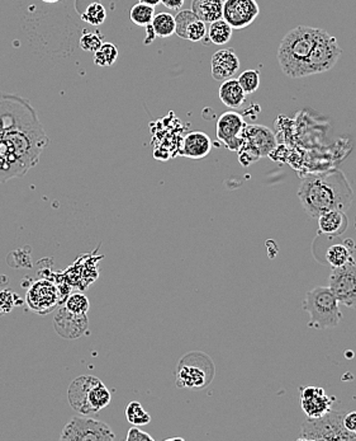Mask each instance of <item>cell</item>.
<instances>
[{
	"label": "cell",
	"mask_w": 356,
	"mask_h": 441,
	"mask_svg": "<svg viewBox=\"0 0 356 441\" xmlns=\"http://www.w3.org/2000/svg\"><path fill=\"white\" fill-rule=\"evenodd\" d=\"M48 142L31 103L0 92V182L27 173L39 163Z\"/></svg>",
	"instance_id": "1"
},
{
	"label": "cell",
	"mask_w": 356,
	"mask_h": 441,
	"mask_svg": "<svg viewBox=\"0 0 356 441\" xmlns=\"http://www.w3.org/2000/svg\"><path fill=\"white\" fill-rule=\"evenodd\" d=\"M298 197L308 216L317 219L321 214L330 210L346 213L353 204L354 191L346 176L339 169H333L304 177Z\"/></svg>",
	"instance_id": "2"
},
{
	"label": "cell",
	"mask_w": 356,
	"mask_h": 441,
	"mask_svg": "<svg viewBox=\"0 0 356 441\" xmlns=\"http://www.w3.org/2000/svg\"><path fill=\"white\" fill-rule=\"evenodd\" d=\"M322 28L298 26L288 32L278 48L280 69L288 78H302L303 65L310 54Z\"/></svg>",
	"instance_id": "3"
},
{
	"label": "cell",
	"mask_w": 356,
	"mask_h": 441,
	"mask_svg": "<svg viewBox=\"0 0 356 441\" xmlns=\"http://www.w3.org/2000/svg\"><path fill=\"white\" fill-rule=\"evenodd\" d=\"M303 310L310 315L308 327L313 330L335 328L342 319L340 303L328 286H317L307 292Z\"/></svg>",
	"instance_id": "4"
},
{
	"label": "cell",
	"mask_w": 356,
	"mask_h": 441,
	"mask_svg": "<svg viewBox=\"0 0 356 441\" xmlns=\"http://www.w3.org/2000/svg\"><path fill=\"white\" fill-rule=\"evenodd\" d=\"M216 366L213 360L201 351L184 355L177 366V386L179 388L199 391L213 382Z\"/></svg>",
	"instance_id": "5"
},
{
	"label": "cell",
	"mask_w": 356,
	"mask_h": 441,
	"mask_svg": "<svg viewBox=\"0 0 356 441\" xmlns=\"http://www.w3.org/2000/svg\"><path fill=\"white\" fill-rule=\"evenodd\" d=\"M344 415L345 412L331 410L321 417H307L301 427V436L298 440H356L355 433H348V430L344 427L342 424Z\"/></svg>",
	"instance_id": "6"
},
{
	"label": "cell",
	"mask_w": 356,
	"mask_h": 441,
	"mask_svg": "<svg viewBox=\"0 0 356 441\" xmlns=\"http://www.w3.org/2000/svg\"><path fill=\"white\" fill-rule=\"evenodd\" d=\"M277 147V139L270 129L263 125H246L242 133L239 159L244 167L253 165L260 158L270 156Z\"/></svg>",
	"instance_id": "7"
},
{
	"label": "cell",
	"mask_w": 356,
	"mask_h": 441,
	"mask_svg": "<svg viewBox=\"0 0 356 441\" xmlns=\"http://www.w3.org/2000/svg\"><path fill=\"white\" fill-rule=\"evenodd\" d=\"M342 50L337 39L328 32L322 30L310 55L303 65L302 78L325 73L337 64Z\"/></svg>",
	"instance_id": "8"
},
{
	"label": "cell",
	"mask_w": 356,
	"mask_h": 441,
	"mask_svg": "<svg viewBox=\"0 0 356 441\" xmlns=\"http://www.w3.org/2000/svg\"><path fill=\"white\" fill-rule=\"evenodd\" d=\"M116 435L112 427L101 420L86 415L75 416L62 429V441H113Z\"/></svg>",
	"instance_id": "9"
},
{
	"label": "cell",
	"mask_w": 356,
	"mask_h": 441,
	"mask_svg": "<svg viewBox=\"0 0 356 441\" xmlns=\"http://www.w3.org/2000/svg\"><path fill=\"white\" fill-rule=\"evenodd\" d=\"M328 288L340 304L348 308H356L355 261H350L341 268H333Z\"/></svg>",
	"instance_id": "10"
},
{
	"label": "cell",
	"mask_w": 356,
	"mask_h": 441,
	"mask_svg": "<svg viewBox=\"0 0 356 441\" xmlns=\"http://www.w3.org/2000/svg\"><path fill=\"white\" fill-rule=\"evenodd\" d=\"M260 15V7L256 0H225L224 16L233 30H244Z\"/></svg>",
	"instance_id": "11"
},
{
	"label": "cell",
	"mask_w": 356,
	"mask_h": 441,
	"mask_svg": "<svg viewBox=\"0 0 356 441\" xmlns=\"http://www.w3.org/2000/svg\"><path fill=\"white\" fill-rule=\"evenodd\" d=\"M26 301L34 313L46 315L54 310L59 303V290L51 281L39 280L26 294Z\"/></svg>",
	"instance_id": "12"
},
{
	"label": "cell",
	"mask_w": 356,
	"mask_h": 441,
	"mask_svg": "<svg viewBox=\"0 0 356 441\" xmlns=\"http://www.w3.org/2000/svg\"><path fill=\"white\" fill-rule=\"evenodd\" d=\"M246 126L244 118L235 111H227L218 118L216 134L218 140L233 151H239L242 144V133Z\"/></svg>",
	"instance_id": "13"
},
{
	"label": "cell",
	"mask_w": 356,
	"mask_h": 441,
	"mask_svg": "<svg viewBox=\"0 0 356 441\" xmlns=\"http://www.w3.org/2000/svg\"><path fill=\"white\" fill-rule=\"evenodd\" d=\"M301 406L306 416L310 418L321 417L333 410L335 397L327 395L321 386H304L299 391Z\"/></svg>",
	"instance_id": "14"
},
{
	"label": "cell",
	"mask_w": 356,
	"mask_h": 441,
	"mask_svg": "<svg viewBox=\"0 0 356 441\" xmlns=\"http://www.w3.org/2000/svg\"><path fill=\"white\" fill-rule=\"evenodd\" d=\"M86 315L71 313L66 307L59 309L55 317L54 326L56 332L63 339H75L83 336L88 330Z\"/></svg>",
	"instance_id": "15"
},
{
	"label": "cell",
	"mask_w": 356,
	"mask_h": 441,
	"mask_svg": "<svg viewBox=\"0 0 356 441\" xmlns=\"http://www.w3.org/2000/svg\"><path fill=\"white\" fill-rule=\"evenodd\" d=\"M241 63L239 56L231 48H222L210 60V73L215 80L224 82L227 79L233 78L236 73L240 69Z\"/></svg>",
	"instance_id": "16"
},
{
	"label": "cell",
	"mask_w": 356,
	"mask_h": 441,
	"mask_svg": "<svg viewBox=\"0 0 356 441\" xmlns=\"http://www.w3.org/2000/svg\"><path fill=\"white\" fill-rule=\"evenodd\" d=\"M210 150L212 140L208 135L201 131H193L184 138L180 148V154L190 159H201L207 157Z\"/></svg>",
	"instance_id": "17"
},
{
	"label": "cell",
	"mask_w": 356,
	"mask_h": 441,
	"mask_svg": "<svg viewBox=\"0 0 356 441\" xmlns=\"http://www.w3.org/2000/svg\"><path fill=\"white\" fill-rule=\"evenodd\" d=\"M319 232L328 236H339L348 229L346 214L339 210H330L321 214L317 218Z\"/></svg>",
	"instance_id": "18"
},
{
	"label": "cell",
	"mask_w": 356,
	"mask_h": 441,
	"mask_svg": "<svg viewBox=\"0 0 356 441\" xmlns=\"http://www.w3.org/2000/svg\"><path fill=\"white\" fill-rule=\"evenodd\" d=\"M219 100L228 109H239L246 101V93L241 88L237 79L224 80L219 87Z\"/></svg>",
	"instance_id": "19"
},
{
	"label": "cell",
	"mask_w": 356,
	"mask_h": 441,
	"mask_svg": "<svg viewBox=\"0 0 356 441\" xmlns=\"http://www.w3.org/2000/svg\"><path fill=\"white\" fill-rule=\"evenodd\" d=\"M192 12L204 24H212L224 16V0H192Z\"/></svg>",
	"instance_id": "20"
},
{
	"label": "cell",
	"mask_w": 356,
	"mask_h": 441,
	"mask_svg": "<svg viewBox=\"0 0 356 441\" xmlns=\"http://www.w3.org/2000/svg\"><path fill=\"white\" fill-rule=\"evenodd\" d=\"M233 28L224 18L212 22L207 36L213 45H226L233 39Z\"/></svg>",
	"instance_id": "21"
},
{
	"label": "cell",
	"mask_w": 356,
	"mask_h": 441,
	"mask_svg": "<svg viewBox=\"0 0 356 441\" xmlns=\"http://www.w3.org/2000/svg\"><path fill=\"white\" fill-rule=\"evenodd\" d=\"M151 26L155 32L156 37L160 39H168L175 33V18L170 13L163 12L155 15Z\"/></svg>",
	"instance_id": "22"
},
{
	"label": "cell",
	"mask_w": 356,
	"mask_h": 441,
	"mask_svg": "<svg viewBox=\"0 0 356 441\" xmlns=\"http://www.w3.org/2000/svg\"><path fill=\"white\" fill-rule=\"evenodd\" d=\"M350 248L351 247H348L345 243L331 245L326 252V261L333 268H341L346 265L350 261H354Z\"/></svg>",
	"instance_id": "23"
},
{
	"label": "cell",
	"mask_w": 356,
	"mask_h": 441,
	"mask_svg": "<svg viewBox=\"0 0 356 441\" xmlns=\"http://www.w3.org/2000/svg\"><path fill=\"white\" fill-rule=\"evenodd\" d=\"M118 59V48L112 42H103L101 48L94 53V64L98 66H112Z\"/></svg>",
	"instance_id": "24"
},
{
	"label": "cell",
	"mask_w": 356,
	"mask_h": 441,
	"mask_svg": "<svg viewBox=\"0 0 356 441\" xmlns=\"http://www.w3.org/2000/svg\"><path fill=\"white\" fill-rule=\"evenodd\" d=\"M155 17V9L144 3H137L130 10V18L132 22L139 27H146L152 22Z\"/></svg>",
	"instance_id": "25"
},
{
	"label": "cell",
	"mask_w": 356,
	"mask_h": 441,
	"mask_svg": "<svg viewBox=\"0 0 356 441\" xmlns=\"http://www.w3.org/2000/svg\"><path fill=\"white\" fill-rule=\"evenodd\" d=\"M126 418L132 426H145L151 422V416L148 415L141 403L132 401L126 409Z\"/></svg>",
	"instance_id": "26"
},
{
	"label": "cell",
	"mask_w": 356,
	"mask_h": 441,
	"mask_svg": "<svg viewBox=\"0 0 356 441\" xmlns=\"http://www.w3.org/2000/svg\"><path fill=\"white\" fill-rule=\"evenodd\" d=\"M81 19L90 26H101L107 19V10L101 3H92L81 15Z\"/></svg>",
	"instance_id": "27"
},
{
	"label": "cell",
	"mask_w": 356,
	"mask_h": 441,
	"mask_svg": "<svg viewBox=\"0 0 356 441\" xmlns=\"http://www.w3.org/2000/svg\"><path fill=\"white\" fill-rule=\"evenodd\" d=\"M237 80L246 95H253L260 87V73L255 69H248L241 73Z\"/></svg>",
	"instance_id": "28"
},
{
	"label": "cell",
	"mask_w": 356,
	"mask_h": 441,
	"mask_svg": "<svg viewBox=\"0 0 356 441\" xmlns=\"http://www.w3.org/2000/svg\"><path fill=\"white\" fill-rule=\"evenodd\" d=\"M174 18H175V35H178L180 39H186V30L189 24L198 17L194 15L192 9H186V10H180Z\"/></svg>",
	"instance_id": "29"
},
{
	"label": "cell",
	"mask_w": 356,
	"mask_h": 441,
	"mask_svg": "<svg viewBox=\"0 0 356 441\" xmlns=\"http://www.w3.org/2000/svg\"><path fill=\"white\" fill-rule=\"evenodd\" d=\"M65 307L68 308L71 313L86 315L90 304H89V300H88L86 295L77 292V294L70 295L68 300H66V306Z\"/></svg>",
	"instance_id": "30"
},
{
	"label": "cell",
	"mask_w": 356,
	"mask_h": 441,
	"mask_svg": "<svg viewBox=\"0 0 356 441\" xmlns=\"http://www.w3.org/2000/svg\"><path fill=\"white\" fill-rule=\"evenodd\" d=\"M103 44V36L98 32H84V35L80 37L79 46L88 53H95L101 48Z\"/></svg>",
	"instance_id": "31"
},
{
	"label": "cell",
	"mask_w": 356,
	"mask_h": 441,
	"mask_svg": "<svg viewBox=\"0 0 356 441\" xmlns=\"http://www.w3.org/2000/svg\"><path fill=\"white\" fill-rule=\"evenodd\" d=\"M207 26L199 18L194 19L186 30V39L192 42H199L207 37Z\"/></svg>",
	"instance_id": "32"
},
{
	"label": "cell",
	"mask_w": 356,
	"mask_h": 441,
	"mask_svg": "<svg viewBox=\"0 0 356 441\" xmlns=\"http://www.w3.org/2000/svg\"><path fill=\"white\" fill-rule=\"evenodd\" d=\"M16 299H18V297L13 292H0V315L10 312L16 306Z\"/></svg>",
	"instance_id": "33"
},
{
	"label": "cell",
	"mask_w": 356,
	"mask_h": 441,
	"mask_svg": "<svg viewBox=\"0 0 356 441\" xmlns=\"http://www.w3.org/2000/svg\"><path fill=\"white\" fill-rule=\"evenodd\" d=\"M126 440L127 441H154L155 439L150 435V433H145L139 429V426H133L130 430L126 436Z\"/></svg>",
	"instance_id": "34"
},
{
	"label": "cell",
	"mask_w": 356,
	"mask_h": 441,
	"mask_svg": "<svg viewBox=\"0 0 356 441\" xmlns=\"http://www.w3.org/2000/svg\"><path fill=\"white\" fill-rule=\"evenodd\" d=\"M342 424H344V427L348 430V433H355L356 435V411H351L348 413H345L344 418H342Z\"/></svg>",
	"instance_id": "35"
},
{
	"label": "cell",
	"mask_w": 356,
	"mask_h": 441,
	"mask_svg": "<svg viewBox=\"0 0 356 441\" xmlns=\"http://www.w3.org/2000/svg\"><path fill=\"white\" fill-rule=\"evenodd\" d=\"M186 0H161L164 6L166 8L171 9V10H179V9L183 7Z\"/></svg>",
	"instance_id": "36"
},
{
	"label": "cell",
	"mask_w": 356,
	"mask_h": 441,
	"mask_svg": "<svg viewBox=\"0 0 356 441\" xmlns=\"http://www.w3.org/2000/svg\"><path fill=\"white\" fill-rule=\"evenodd\" d=\"M145 28H146V33H148V36H146V39L144 41V44H145V45H150V44H152V42L155 41V32L152 30V26H151V24H148Z\"/></svg>",
	"instance_id": "37"
},
{
	"label": "cell",
	"mask_w": 356,
	"mask_h": 441,
	"mask_svg": "<svg viewBox=\"0 0 356 441\" xmlns=\"http://www.w3.org/2000/svg\"><path fill=\"white\" fill-rule=\"evenodd\" d=\"M139 3H144V4H148L150 7H154L159 6L161 3V0H139Z\"/></svg>",
	"instance_id": "38"
},
{
	"label": "cell",
	"mask_w": 356,
	"mask_h": 441,
	"mask_svg": "<svg viewBox=\"0 0 356 441\" xmlns=\"http://www.w3.org/2000/svg\"><path fill=\"white\" fill-rule=\"evenodd\" d=\"M43 3H47V4H54V3H57V1H61V0H42Z\"/></svg>",
	"instance_id": "39"
},
{
	"label": "cell",
	"mask_w": 356,
	"mask_h": 441,
	"mask_svg": "<svg viewBox=\"0 0 356 441\" xmlns=\"http://www.w3.org/2000/svg\"><path fill=\"white\" fill-rule=\"evenodd\" d=\"M355 225H356V221H355Z\"/></svg>",
	"instance_id": "40"
}]
</instances>
